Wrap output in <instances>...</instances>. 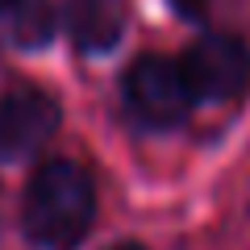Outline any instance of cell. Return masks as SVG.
Listing matches in <instances>:
<instances>
[{"label":"cell","mask_w":250,"mask_h":250,"mask_svg":"<svg viewBox=\"0 0 250 250\" xmlns=\"http://www.w3.org/2000/svg\"><path fill=\"white\" fill-rule=\"evenodd\" d=\"M96 221V184L71 159H50L29 175L21 229L38 250H75Z\"/></svg>","instance_id":"6da1fadb"},{"label":"cell","mask_w":250,"mask_h":250,"mask_svg":"<svg viewBox=\"0 0 250 250\" xmlns=\"http://www.w3.org/2000/svg\"><path fill=\"white\" fill-rule=\"evenodd\" d=\"M121 96H125V108L150 129L179 125L196 104L179 59H167V54H142V59L129 62L121 80Z\"/></svg>","instance_id":"7a4b0ae2"},{"label":"cell","mask_w":250,"mask_h":250,"mask_svg":"<svg viewBox=\"0 0 250 250\" xmlns=\"http://www.w3.org/2000/svg\"><path fill=\"white\" fill-rule=\"evenodd\" d=\"M179 67H184V80L196 104L229 100L250 80V50L233 34H205L179 54Z\"/></svg>","instance_id":"3957f363"},{"label":"cell","mask_w":250,"mask_h":250,"mask_svg":"<svg viewBox=\"0 0 250 250\" xmlns=\"http://www.w3.org/2000/svg\"><path fill=\"white\" fill-rule=\"evenodd\" d=\"M59 129V104L38 88H13L0 96V159H29Z\"/></svg>","instance_id":"277c9868"},{"label":"cell","mask_w":250,"mask_h":250,"mask_svg":"<svg viewBox=\"0 0 250 250\" xmlns=\"http://www.w3.org/2000/svg\"><path fill=\"white\" fill-rule=\"evenodd\" d=\"M67 34L80 50L88 54H108L125 38L129 25V0H71L67 13Z\"/></svg>","instance_id":"5b68a950"},{"label":"cell","mask_w":250,"mask_h":250,"mask_svg":"<svg viewBox=\"0 0 250 250\" xmlns=\"http://www.w3.org/2000/svg\"><path fill=\"white\" fill-rule=\"evenodd\" d=\"M0 21H4V34L25 50L42 46L54 34V9L46 0H0Z\"/></svg>","instance_id":"8992f818"},{"label":"cell","mask_w":250,"mask_h":250,"mask_svg":"<svg viewBox=\"0 0 250 250\" xmlns=\"http://www.w3.org/2000/svg\"><path fill=\"white\" fill-rule=\"evenodd\" d=\"M167 4H171V13L184 17V21H200L205 9H208V0H167Z\"/></svg>","instance_id":"52a82bcc"},{"label":"cell","mask_w":250,"mask_h":250,"mask_svg":"<svg viewBox=\"0 0 250 250\" xmlns=\"http://www.w3.org/2000/svg\"><path fill=\"white\" fill-rule=\"evenodd\" d=\"M108 250H142L138 242H117V246H108Z\"/></svg>","instance_id":"ba28073f"}]
</instances>
